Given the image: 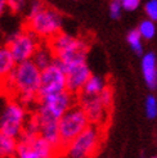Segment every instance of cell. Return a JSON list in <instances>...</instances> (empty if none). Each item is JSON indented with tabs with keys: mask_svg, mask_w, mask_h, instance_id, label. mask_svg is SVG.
<instances>
[{
	"mask_svg": "<svg viewBox=\"0 0 157 158\" xmlns=\"http://www.w3.org/2000/svg\"><path fill=\"white\" fill-rule=\"evenodd\" d=\"M54 154H58L57 151L41 135L18 138L15 156L19 158H50Z\"/></svg>",
	"mask_w": 157,
	"mask_h": 158,
	"instance_id": "30bf717a",
	"label": "cell"
},
{
	"mask_svg": "<svg viewBox=\"0 0 157 158\" xmlns=\"http://www.w3.org/2000/svg\"><path fill=\"white\" fill-rule=\"evenodd\" d=\"M41 69L32 59L19 62L14 69L2 81V89H6L8 93H14L15 99H18L25 107L36 106L37 91L40 88Z\"/></svg>",
	"mask_w": 157,
	"mask_h": 158,
	"instance_id": "6da1fadb",
	"label": "cell"
},
{
	"mask_svg": "<svg viewBox=\"0 0 157 158\" xmlns=\"http://www.w3.org/2000/svg\"><path fill=\"white\" fill-rule=\"evenodd\" d=\"M90 125V121L85 110L80 104H75L58 120L59 136L62 143V153L63 149L71 141Z\"/></svg>",
	"mask_w": 157,
	"mask_h": 158,
	"instance_id": "8992f818",
	"label": "cell"
},
{
	"mask_svg": "<svg viewBox=\"0 0 157 158\" xmlns=\"http://www.w3.org/2000/svg\"><path fill=\"white\" fill-rule=\"evenodd\" d=\"M126 41L129 44V46L131 48V50L134 52L137 55H140L144 53V48H143V37L140 36L139 31L137 28L130 30L128 35H126Z\"/></svg>",
	"mask_w": 157,
	"mask_h": 158,
	"instance_id": "d6986e66",
	"label": "cell"
},
{
	"mask_svg": "<svg viewBox=\"0 0 157 158\" xmlns=\"http://www.w3.org/2000/svg\"><path fill=\"white\" fill-rule=\"evenodd\" d=\"M28 118L27 107L18 99H8L0 113V132L13 138H19Z\"/></svg>",
	"mask_w": 157,
	"mask_h": 158,
	"instance_id": "52a82bcc",
	"label": "cell"
},
{
	"mask_svg": "<svg viewBox=\"0 0 157 158\" xmlns=\"http://www.w3.org/2000/svg\"><path fill=\"white\" fill-rule=\"evenodd\" d=\"M76 104V95L65 90L40 98L35 106L34 116L37 120H59L72 106Z\"/></svg>",
	"mask_w": 157,
	"mask_h": 158,
	"instance_id": "277c9868",
	"label": "cell"
},
{
	"mask_svg": "<svg viewBox=\"0 0 157 158\" xmlns=\"http://www.w3.org/2000/svg\"><path fill=\"white\" fill-rule=\"evenodd\" d=\"M98 97H99L102 103H103V106L109 110V108L112 107V103H113V91H112V89L107 85Z\"/></svg>",
	"mask_w": 157,
	"mask_h": 158,
	"instance_id": "603a6c76",
	"label": "cell"
},
{
	"mask_svg": "<svg viewBox=\"0 0 157 158\" xmlns=\"http://www.w3.org/2000/svg\"><path fill=\"white\" fill-rule=\"evenodd\" d=\"M107 86V81L102 76L93 75L89 77V80L84 85L83 90L77 95H84V97H98L99 94L103 91V89Z\"/></svg>",
	"mask_w": 157,
	"mask_h": 158,
	"instance_id": "2e32d148",
	"label": "cell"
},
{
	"mask_svg": "<svg viewBox=\"0 0 157 158\" xmlns=\"http://www.w3.org/2000/svg\"><path fill=\"white\" fill-rule=\"evenodd\" d=\"M8 9L14 14H21L27 10L28 0H6Z\"/></svg>",
	"mask_w": 157,
	"mask_h": 158,
	"instance_id": "7402d4cb",
	"label": "cell"
},
{
	"mask_svg": "<svg viewBox=\"0 0 157 158\" xmlns=\"http://www.w3.org/2000/svg\"><path fill=\"white\" fill-rule=\"evenodd\" d=\"M117 2H122V0H117Z\"/></svg>",
	"mask_w": 157,
	"mask_h": 158,
	"instance_id": "4dcf8cb0",
	"label": "cell"
},
{
	"mask_svg": "<svg viewBox=\"0 0 157 158\" xmlns=\"http://www.w3.org/2000/svg\"><path fill=\"white\" fill-rule=\"evenodd\" d=\"M8 9V4H6V0H0V18L4 15V13Z\"/></svg>",
	"mask_w": 157,
	"mask_h": 158,
	"instance_id": "83f0119b",
	"label": "cell"
},
{
	"mask_svg": "<svg viewBox=\"0 0 157 158\" xmlns=\"http://www.w3.org/2000/svg\"><path fill=\"white\" fill-rule=\"evenodd\" d=\"M53 60H54V53L50 48V45L48 44V41L40 43V45L37 46L36 52L32 55V62L40 69H43L45 67H48L50 63H53Z\"/></svg>",
	"mask_w": 157,
	"mask_h": 158,
	"instance_id": "9a60e30c",
	"label": "cell"
},
{
	"mask_svg": "<svg viewBox=\"0 0 157 158\" xmlns=\"http://www.w3.org/2000/svg\"><path fill=\"white\" fill-rule=\"evenodd\" d=\"M102 140V130L99 125L90 123L85 130L70 143L65 149L63 154L71 158H86L97 153Z\"/></svg>",
	"mask_w": 157,
	"mask_h": 158,
	"instance_id": "5b68a950",
	"label": "cell"
},
{
	"mask_svg": "<svg viewBox=\"0 0 157 158\" xmlns=\"http://www.w3.org/2000/svg\"><path fill=\"white\" fill-rule=\"evenodd\" d=\"M15 64L17 62H15L11 49L5 44L0 45V78L2 81L14 69Z\"/></svg>",
	"mask_w": 157,
	"mask_h": 158,
	"instance_id": "e0dca14e",
	"label": "cell"
},
{
	"mask_svg": "<svg viewBox=\"0 0 157 158\" xmlns=\"http://www.w3.org/2000/svg\"><path fill=\"white\" fill-rule=\"evenodd\" d=\"M18 139L0 132V157H14Z\"/></svg>",
	"mask_w": 157,
	"mask_h": 158,
	"instance_id": "ac0fdd59",
	"label": "cell"
},
{
	"mask_svg": "<svg viewBox=\"0 0 157 158\" xmlns=\"http://www.w3.org/2000/svg\"><path fill=\"white\" fill-rule=\"evenodd\" d=\"M44 6H45V4L41 2V0H31V2L28 3V6H27L26 18L27 17H31V15H34V14H36L37 12H40Z\"/></svg>",
	"mask_w": 157,
	"mask_h": 158,
	"instance_id": "484cf974",
	"label": "cell"
},
{
	"mask_svg": "<svg viewBox=\"0 0 157 158\" xmlns=\"http://www.w3.org/2000/svg\"><path fill=\"white\" fill-rule=\"evenodd\" d=\"M144 113L148 120H156L157 118V98L155 95H152V94L146 97Z\"/></svg>",
	"mask_w": 157,
	"mask_h": 158,
	"instance_id": "44dd1931",
	"label": "cell"
},
{
	"mask_svg": "<svg viewBox=\"0 0 157 158\" xmlns=\"http://www.w3.org/2000/svg\"><path fill=\"white\" fill-rule=\"evenodd\" d=\"M6 98L3 95L2 93H0V113H2V110H3V108H4V106H5V103H6Z\"/></svg>",
	"mask_w": 157,
	"mask_h": 158,
	"instance_id": "f1b7e54d",
	"label": "cell"
},
{
	"mask_svg": "<svg viewBox=\"0 0 157 158\" xmlns=\"http://www.w3.org/2000/svg\"><path fill=\"white\" fill-rule=\"evenodd\" d=\"M37 122H39V126H40V135L54 147L57 153H62L58 120H37Z\"/></svg>",
	"mask_w": 157,
	"mask_h": 158,
	"instance_id": "5bb4252c",
	"label": "cell"
},
{
	"mask_svg": "<svg viewBox=\"0 0 157 158\" xmlns=\"http://www.w3.org/2000/svg\"><path fill=\"white\" fill-rule=\"evenodd\" d=\"M137 30L139 31L140 36L143 37V40H152V39L156 36V31H157L155 21H152L150 18L140 21Z\"/></svg>",
	"mask_w": 157,
	"mask_h": 158,
	"instance_id": "ffe728a7",
	"label": "cell"
},
{
	"mask_svg": "<svg viewBox=\"0 0 157 158\" xmlns=\"http://www.w3.org/2000/svg\"><path fill=\"white\" fill-rule=\"evenodd\" d=\"M5 45L11 49L15 62H25L32 59V55L36 52L37 46L40 45V39H39L32 31L27 30L26 27L21 31L6 36Z\"/></svg>",
	"mask_w": 157,
	"mask_h": 158,
	"instance_id": "9c48e42d",
	"label": "cell"
},
{
	"mask_svg": "<svg viewBox=\"0 0 157 158\" xmlns=\"http://www.w3.org/2000/svg\"><path fill=\"white\" fill-rule=\"evenodd\" d=\"M77 97H78V104L85 110L90 123L100 126V123L106 121L108 109L103 106L99 97H84V95H77Z\"/></svg>",
	"mask_w": 157,
	"mask_h": 158,
	"instance_id": "7c38bea8",
	"label": "cell"
},
{
	"mask_svg": "<svg viewBox=\"0 0 157 158\" xmlns=\"http://www.w3.org/2000/svg\"><path fill=\"white\" fill-rule=\"evenodd\" d=\"M144 13L147 18L157 22V0H148L144 4Z\"/></svg>",
	"mask_w": 157,
	"mask_h": 158,
	"instance_id": "d4e9b609",
	"label": "cell"
},
{
	"mask_svg": "<svg viewBox=\"0 0 157 158\" xmlns=\"http://www.w3.org/2000/svg\"><path fill=\"white\" fill-rule=\"evenodd\" d=\"M140 69L146 86L150 90L157 89V57L153 52L142 54L140 59Z\"/></svg>",
	"mask_w": 157,
	"mask_h": 158,
	"instance_id": "4fadbf2b",
	"label": "cell"
},
{
	"mask_svg": "<svg viewBox=\"0 0 157 158\" xmlns=\"http://www.w3.org/2000/svg\"><path fill=\"white\" fill-rule=\"evenodd\" d=\"M48 44L54 53V57L61 59L66 66L75 62L86 60L89 52L88 41L62 31L48 40Z\"/></svg>",
	"mask_w": 157,
	"mask_h": 158,
	"instance_id": "7a4b0ae2",
	"label": "cell"
},
{
	"mask_svg": "<svg viewBox=\"0 0 157 158\" xmlns=\"http://www.w3.org/2000/svg\"><path fill=\"white\" fill-rule=\"evenodd\" d=\"M63 26V17L62 14L53 9V8L45 5L40 12L26 18L25 27L40 39V40L48 41L50 39L62 31Z\"/></svg>",
	"mask_w": 157,
	"mask_h": 158,
	"instance_id": "3957f363",
	"label": "cell"
},
{
	"mask_svg": "<svg viewBox=\"0 0 157 158\" xmlns=\"http://www.w3.org/2000/svg\"><path fill=\"white\" fill-rule=\"evenodd\" d=\"M91 76V71L88 66L86 60L75 62L66 66V81H67V90L77 97L83 90L84 85Z\"/></svg>",
	"mask_w": 157,
	"mask_h": 158,
	"instance_id": "8fae6325",
	"label": "cell"
},
{
	"mask_svg": "<svg viewBox=\"0 0 157 158\" xmlns=\"http://www.w3.org/2000/svg\"><path fill=\"white\" fill-rule=\"evenodd\" d=\"M108 12H109V17L112 19H119L121 17V14L124 12V8L121 2H117V0H112L108 5Z\"/></svg>",
	"mask_w": 157,
	"mask_h": 158,
	"instance_id": "cb8c5ba5",
	"label": "cell"
},
{
	"mask_svg": "<svg viewBox=\"0 0 157 158\" xmlns=\"http://www.w3.org/2000/svg\"><path fill=\"white\" fill-rule=\"evenodd\" d=\"M65 90H67L66 64L61 59L54 57L53 63L41 69L37 98L40 99L46 95H50V94H57Z\"/></svg>",
	"mask_w": 157,
	"mask_h": 158,
	"instance_id": "ba28073f",
	"label": "cell"
},
{
	"mask_svg": "<svg viewBox=\"0 0 157 158\" xmlns=\"http://www.w3.org/2000/svg\"><path fill=\"white\" fill-rule=\"evenodd\" d=\"M140 2H142V0H122L121 4H122L124 10H126V12H134V10H137L138 8H139Z\"/></svg>",
	"mask_w": 157,
	"mask_h": 158,
	"instance_id": "4316f807",
	"label": "cell"
},
{
	"mask_svg": "<svg viewBox=\"0 0 157 158\" xmlns=\"http://www.w3.org/2000/svg\"><path fill=\"white\" fill-rule=\"evenodd\" d=\"M0 90H2V78H0Z\"/></svg>",
	"mask_w": 157,
	"mask_h": 158,
	"instance_id": "f546056e",
	"label": "cell"
}]
</instances>
